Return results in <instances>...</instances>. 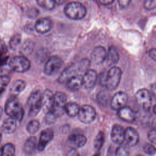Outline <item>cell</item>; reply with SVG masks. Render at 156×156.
Segmentation results:
<instances>
[{"label": "cell", "mask_w": 156, "mask_h": 156, "mask_svg": "<svg viewBox=\"0 0 156 156\" xmlns=\"http://www.w3.org/2000/svg\"><path fill=\"white\" fill-rule=\"evenodd\" d=\"M90 61L87 58H83L81 60L73 63L66 67L60 74L58 81L60 83H66V81L73 76L83 74L88 69L90 66Z\"/></svg>", "instance_id": "obj_1"}, {"label": "cell", "mask_w": 156, "mask_h": 156, "mask_svg": "<svg viewBox=\"0 0 156 156\" xmlns=\"http://www.w3.org/2000/svg\"><path fill=\"white\" fill-rule=\"evenodd\" d=\"M4 110L5 113L17 121H21L24 116V110L18 99L15 96H11L6 101Z\"/></svg>", "instance_id": "obj_2"}, {"label": "cell", "mask_w": 156, "mask_h": 156, "mask_svg": "<svg viewBox=\"0 0 156 156\" xmlns=\"http://www.w3.org/2000/svg\"><path fill=\"white\" fill-rule=\"evenodd\" d=\"M65 14L67 17L74 20H79L83 18L87 14L85 7L79 2H69L65 6Z\"/></svg>", "instance_id": "obj_3"}, {"label": "cell", "mask_w": 156, "mask_h": 156, "mask_svg": "<svg viewBox=\"0 0 156 156\" xmlns=\"http://www.w3.org/2000/svg\"><path fill=\"white\" fill-rule=\"evenodd\" d=\"M121 76V69L117 66H112L106 73L104 86L108 91L115 90L118 87Z\"/></svg>", "instance_id": "obj_4"}, {"label": "cell", "mask_w": 156, "mask_h": 156, "mask_svg": "<svg viewBox=\"0 0 156 156\" xmlns=\"http://www.w3.org/2000/svg\"><path fill=\"white\" fill-rule=\"evenodd\" d=\"M41 93L39 90L33 91L29 96L27 105L29 108V116L33 117L36 116L41 109Z\"/></svg>", "instance_id": "obj_5"}, {"label": "cell", "mask_w": 156, "mask_h": 156, "mask_svg": "<svg viewBox=\"0 0 156 156\" xmlns=\"http://www.w3.org/2000/svg\"><path fill=\"white\" fill-rule=\"evenodd\" d=\"M9 66L15 72L24 73L30 68V62L24 55H17L10 60Z\"/></svg>", "instance_id": "obj_6"}, {"label": "cell", "mask_w": 156, "mask_h": 156, "mask_svg": "<svg viewBox=\"0 0 156 156\" xmlns=\"http://www.w3.org/2000/svg\"><path fill=\"white\" fill-rule=\"evenodd\" d=\"M67 102V96L65 93L57 91L54 94L53 104L51 109L57 117L61 116L64 112V107Z\"/></svg>", "instance_id": "obj_7"}, {"label": "cell", "mask_w": 156, "mask_h": 156, "mask_svg": "<svg viewBox=\"0 0 156 156\" xmlns=\"http://www.w3.org/2000/svg\"><path fill=\"white\" fill-rule=\"evenodd\" d=\"M135 97L138 104L144 110H150L152 105V94L146 88L138 90L135 94Z\"/></svg>", "instance_id": "obj_8"}, {"label": "cell", "mask_w": 156, "mask_h": 156, "mask_svg": "<svg viewBox=\"0 0 156 156\" xmlns=\"http://www.w3.org/2000/svg\"><path fill=\"white\" fill-rule=\"evenodd\" d=\"M63 63V60L58 56H51L49 58L45 64L44 68V73L48 76L55 74L62 68Z\"/></svg>", "instance_id": "obj_9"}, {"label": "cell", "mask_w": 156, "mask_h": 156, "mask_svg": "<svg viewBox=\"0 0 156 156\" xmlns=\"http://www.w3.org/2000/svg\"><path fill=\"white\" fill-rule=\"evenodd\" d=\"M79 120L84 124H89L93 122L96 116L95 109L90 105H83L80 107L77 114Z\"/></svg>", "instance_id": "obj_10"}, {"label": "cell", "mask_w": 156, "mask_h": 156, "mask_svg": "<svg viewBox=\"0 0 156 156\" xmlns=\"http://www.w3.org/2000/svg\"><path fill=\"white\" fill-rule=\"evenodd\" d=\"M127 100L128 97L125 92L118 91L113 95L110 101L111 108L114 110H118L126 105Z\"/></svg>", "instance_id": "obj_11"}, {"label": "cell", "mask_w": 156, "mask_h": 156, "mask_svg": "<svg viewBox=\"0 0 156 156\" xmlns=\"http://www.w3.org/2000/svg\"><path fill=\"white\" fill-rule=\"evenodd\" d=\"M98 80V74L94 69H88L82 76L83 87L88 90L94 88Z\"/></svg>", "instance_id": "obj_12"}, {"label": "cell", "mask_w": 156, "mask_h": 156, "mask_svg": "<svg viewBox=\"0 0 156 156\" xmlns=\"http://www.w3.org/2000/svg\"><path fill=\"white\" fill-rule=\"evenodd\" d=\"M124 141L129 147L136 146L139 141L138 132L132 127H128L124 131Z\"/></svg>", "instance_id": "obj_13"}, {"label": "cell", "mask_w": 156, "mask_h": 156, "mask_svg": "<svg viewBox=\"0 0 156 156\" xmlns=\"http://www.w3.org/2000/svg\"><path fill=\"white\" fill-rule=\"evenodd\" d=\"M124 131L123 127L119 124H114L111 130L110 138L112 141L116 144H121L124 142Z\"/></svg>", "instance_id": "obj_14"}, {"label": "cell", "mask_w": 156, "mask_h": 156, "mask_svg": "<svg viewBox=\"0 0 156 156\" xmlns=\"http://www.w3.org/2000/svg\"><path fill=\"white\" fill-rule=\"evenodd\" d=\"M54 137V132L50 129H46L43 130L40 136L38 143L37 144V149L40 151H43L47 146L48 144L51 141Z\"/></svg>", "instance_id": "obj_15"}, {"label": "cell", "mask_w": 156, "mask_h": 156, "mask_svg": "<svg viewBox=\"0 0 156 156\" xmlns=\"http://www.w3.org/2000/svg\"><path fill=\"white\" fill-rule=\"evenodd\" d=\"M118 111V116L123 121L132 123L135 121V112L129 107L126 105L120 108Z\"/></svg>", "instance_id": "obj_16"}, {"label": "cell", "mask_w": 156, "mask_h": 156, "mask_svg": "<svg viewBox=\"0 0 156 156\" xmlns=\"http://www.w3.org/2000/svg\"><path fill=\"white\" fill-rule=\"evenodd\" d=\"M107 51L105 49L101 46L95 47L91 52V61L96 65H99L104 62L106 59Z\"/></svg>", "instance_id": "obj_17"}, {"label": "cell", "mask_w": 156, "mask_h": 156, "mask_svg": "<svg viewBox=\"0 0 156 156\" xmlns=\"http://www.w3.org/2000/svg\"><path fill=\"white\" fill-rule=\"evenodd\" d=\"M52 26V21L48 18H41L38 20L35 24V28L37 32L45 34L49 32Z\"/></svg>", "instance_id": "obj_18"}, {"label": "cell", "mask_w": 156, "mask_h": 156, "mask_svg": "<svg viewBox=\"0 0 156 156\" xmlns=\"http://www.w3.org/2000/svg\"><path fill=\"white\" fill-rule=\"evenodd\" d=\"M53 99L54 94L50 90H46L41 93V108H43L46 112L52 108Z\"/></svg>", "instance_id": "obj_19"}, {"label": "cell", "mask_w": 156, "mask_h": 156, "mask_svg": "<svg viewBox=\"0 0 156 156\" xmlns=\"http://www.w3.org/2000/svg\"><path fill=\"white\" fill-rule=\"evenodd\" d=\"M67 88L71 91H78L83 87L82 76L77 75L69 78L66 82Z\"/></svg>", "instance_id": "obj_20"}, {"label": "cell", "mask_w": 156, "mask_h": 156, "mask_svg": "<svg viewBox=\"0 0 156 156\" xmlns=\"http://www.w3.org/2000/svg\"><path fill=\"white\" fill-rule=\"evenodd\" d=\"M87 141L85 136L79 133H73L68 137L69 143L74 147H81L85 146Z\"/></svg>", "instance_id": "obj_21"}, {"label": "cell", "mask_w": 156, "mask_h": 156, "mask_svg": "<svg viewBox=\"0 0 156 156\" xmlns=\"http://www.w3.org/2000/svg\"><path fill=\"white\" fill-rule=\"evenodd\" d=\"M17 121L14 118L9 117L6 119H5L3 122V124L2 126V131L7 134H10L13 133L17 127L16 124Z\"/></svg>", "instance_id": "obj_22"}, {"label": "cell", "mask_w": 156, "mask_h": 156, "mask_svg": "<svg viewBox=\"0 0 156 156\" xmlns=\"http://www.w3.org/2000/svg\"><path fill=\"white\" fill-rule=\"evenodd\" d=\"M37 147L36 137L32 136L28 138L24 144V152L26 155H30L34 154Z\"/></svg>", "instance_id": "obj_23"}, {"label": "cell", "mask_w": 156, "mask_h": 156, "mask_svg": "<svg viewBox=\"0 0 156 156\" xmlns=\"http://www.w3.org/2000/svg\"><path fill=\"white\" fill-rule=\"evenodd\" d=\"M119 57L116 48L112 46H110L107 52L106 60L109 65H114L118 62Z\"/></svg>", "instance_id": "obj_24"}, {"label": "cell", "mask_w": 156, "mask_h": 156, "mask_svg": "<svg viewBox=\"0 0 156 156\" xmlns=\"http://www.w3.org/2000/svg\"><path fill=\"white\" fill-rule=\"evenodd\" d=\"M26 83L23 80H16L13 82L10 88V93L12 96H16L26 88Z\"/></svg>", "instance_id": "obj_25"}, {"label": "cell", "mask_w": 156, "mask_h": 156, "mask_svg": "<svg viewBox=\"0 0 156 156\" xmlns=\"http://www.w3.org/2000/svg\"><path fill=\"white\" fill-rule=\"evenodd\" d=\"M80 109L79 105L74 102H66L64 107V112L70 117H75L77 116Z\"/></svg>", "instance_id": "obj_26"}, {"label": "cell", "mask_w": 156, "mask_h": 156, "mask_svg": "<svg viewBox=\"0 0 156 156\" xmlns=\"http://www.w3.org/2000/svg\"><path fill=\"white\" fill-rule=\"evenodd\" d=\"M105 140V135L102 131H99L94 140V148L96 151H99L103 146Z\"/></svg>", "instance_id": "obj_27"}, {"label": "cell", "mask_w": 156, "mask_h": 156, "mask_svg": "<svg viewBox=\"0 0 156 156\" xmlns=\"http://www.w3.org/2000/svg\"><path fill=\"white\" fill-rule=\"evenodd\" d=\"M40 122L36 119H32L30 121L26 127V130L27 132L31 135L37 133L40 128Z\"/></svg>", "instance_id": "obj_28"}, {"label": "cell", "mask_w": 156, "mask_h": 156, "mask_svg": "<svg viewBox=\"0 0 156 156\" xmlns=\"http://www.w3.org/2000/svg\"><path fill=\"white\" fill-rule=\"evenodd\" d=\"M109 93L107 91H102L97 96L98 102L102 106L107 105L109 101Z\"/></svg>", "instance_id": "obj_29"}, {"label": "cell", "mask_w": 156, "mask_h": 156, "mask_svg": "<svg viewBox=\"0 0 156 156\" xmlns=\"http://www.w3.org/2000/svg\"><path fill=\"white\" fill-rule=\"evenodd\" d=\"M15 147L12 143H7L2 146V156H15Z\"/></svg>", "instance_id": "obj_30"}, {"label": "cell", "mask_w": 156, "mask_h": 156, "mask_svg": "<svg viewBox=\"0 0 156 156\" xmlns=\"http://www.w3.org/2000/svg\"><path fill=\"white\" fill-rule=\"evenodd\" d=\"M37 3L39 6L47 10H52L55 4L54 0H37Z\"/></svg>", "instance_id": "obj_31"}, {"label": "cell", "mask_w": 156, "mask_h": 156, "mask_svg": "<svg viewBox=\"0 0 156 156\" xmlns=\"http://www.w3.org/2000/svg\"><path fill=\"white\" fill-rule=\"evenodd\" d=\"M129 147L123 143L119 144L116 150V156H129Z\"/></svg>", "instance_id": "obj_32"}, {"label": "cell", "mask_w": 156, "mask_h": 156, "mask_svg": "<svg viewBox=\"0 0 156 156\" xmlns=\"http://www.w3.org/2000/svg\"><path fill=\"white\" fill-rule=\"evenodd\" d=\"M34 48V44L30 40L26 41L21 48V52L23 54L27 55L32 52Z\"/></svg>", "instance_id": "obj_33"}, {"label": "cell", "mask_w": 156, "mask_h": 156, "mask_svg": "<svg viewBox=\"0 0 156 156\" xmlns=\"http://www.w3.org/2000/svg\"><path fill=\"white\" fill-rule=\"evenodd\" d=\"M21 35L19 34H16L14 35L10 39V43H9V46L10 48L13 50H15L18 46L20 44L21 42Z\"/></svg>", "instance_id": "obj_34"}, {"label": "cell", "mask_w": 156, "mask_h": 156, "mask_svg": "<svg viewBox=\"0 0 156 156\" xmlns=\"http://www.w3.org/2000/svg\"><path fill=\"white\" fill-rule=\"evenodd\" d=\"M57 118V116L51 110H50L46 113L45 122L48 125L52 124L55 122Z\"/></svg>", "instance_id": "obj_35"}, {"label": "cell", "mask_w": 156, "mask_h": 156, "mask_svg": "<svg viewBox=\"0 0 156 156\" xmlns=\"http://www.w3.org/2000/svg\"><path fill=\"white\" fill-rule=\"evenodd\" d=\"M143 151L149 155H154L155 154V147L152 143H146L143 146Z\"/></svg>", "instance_id": "obj_36"}, {"label": "cell", "mask_w": 156, "mask_h": 156, "mask_svg": "<svg viewBox=\"0 0 156 156\" xmlns=\"http://www.w3.org/2000/svg\"><path fill=\"white\" fill-rule=\"evenodd\" d=\"M155 0H146L144 2V7L147 10L154 9L155 8Z\"/></svg>", "instance_id": "obj_37"}, {"label": "cell", "mask_w": 156, "mask_h": 156, "mask_svg": "<svg viewBox=\"0 0 156 156\" xmlns=\"http://www.w3.org/2000/svg\"><path fill=\"white\" fill-rule=\"evenodd\" d=\"M147 138L149 140V141L153 144H155L156 143V132L155 130L154 129H151L147 133Z\"/></svg>", "instance_id": "obj_38"}, {"label": "cell", "mask_w": 156, "mask_h": 156, "mask_svg": "<svg viewBox=\"0 0 156 156\" xmlns=\"http://www.w3.org/2000/svg\"><path fill=\"white\" fill-rule=\"evenodd\" d=\"M10 82V77L8 76L0 77V87L5 88Z\"/></svg>", "instance_id": "obj_39"}, {"label": "cell", "mask_w": 156, "mask_h": 156, "mask_svg": "<svg viewBox=\"0 0 156 156\" xmlns=\"http://www.w3.org/2000/svg\"><path fill=\"white\" fill-rule=\"evenodd\" d=\"M6 65L0 66V77L8 76V74L10 72V68H7Z\"/></svg>", "instance_id": "obj_40"}, {"label": "cell", "mask_w": 156, "mask_h": 156, "mask_svg": "<svg viewBox=\"0 0 156 156\" xmlns=\"http://www.w3.org/2000/svg\"><path fill=\"white\" fill-rule=\"evenodd\" d=\"M132 0H118L119 6L121 9L127 8L130 4Z\"/></svg>", "instance_id": "obj_41"}, {"label": "cell", "mask_w": 156, "mask_h": 156, "mask_svg": "<svg viewBox=\"0 0 156 156\" xmlns=\"http://www.w3.org/2000/svg\"><path fill=\"white\" fill-rule=\"evenodd\" d=\"M115 0H99L100 4L102 5H108L112 4Z\"/></svg>", "instance_id": "obj_42"}, {"label": "cell", "mask_w": 156, "mask_h": 156, "mask_svg": "<svg viewBox=\"0 0 156 156\" xmlns=\"http://www.w3.org/2000/svg\"><path fill=\"white\" fill-rule=\"evenodd\" d=\"M149 56L151 57V58L152 60H154V61H155V60H156V51H155V48L151 49L149 51Z\"/></svg>", "instance_id": "obj_43"}, {"label": "cell", "mask_w": 156, "mask_h": 156, "mask_svg": "<svg viewBox=\"0 0 156 156\" xmlns=\"http://www.w3.org/2000/svg\"><path fill=\"white\" fill-rule=\"evenodd\" d=\"M69 156H80L79 153L76 150H73L70 153Z\"/></svg>", "instance_id": "obj_44"}, {"label": "cell", "mask_w": 156, "mask_h": 156, "mask_svg": "<svg viewBox=\"0 0 156 156\" xmlns=\"http://www.w3.org/2000/svg\"><path fill=\"white\" fill-rule=\"evenodd\" d=\"M55 4H57L58 5H61L63 4V3H65L67 0H54Z\"/></svg>", "instance_id": "obj_45"}, {"label": "cell", "mask_w": 156, "mask_h": 156, "mask_svg": "<svg viewBox=\"0 0 156 156\" xmlns=\"http://www.w3.org/2000/svg\"><path fill=\"white\" fill-rule=\"evenodd\" d=\"M0 156H2V145L0 141Z\"/></svg>", "instance_id": "obj_46"}, {"label": "cell", "mask_w": 156, "mask_h": 156, "mask_svg": "<svg viewBox=\"0 0 156 156\" xmlns=\"http://www.w3.org/2000/svg\"><path fill=\"white\" fill-rule=\"evenodd\" d=\"M4 87H0V96H1V94H2V93L4 91Z\"/></svg>", "instance_id": "obj_47"}, {"label": "cell", "mask_w": 156, "mask_h": 156, "mask_svg": "<svg viewBox=\"0 0 156 156\" xmlns=\"http://www.w3.org/2000/svg\"><path fill=\"white\" fill-rule=\"evenodd\" d=\"M2 108L0 107V118H1V116H2Z\"/></svg>", "instance_id": "obj_48"}, {"label": "cell", "mask_w": 156, "mask_h": 156, "mask_svg": "<svg viewBox=\"0 0 156 156\" xmlns=\"http://www.w3.org/2000/svg\"><path fill=\"white\" fill-rule=\"evenodd\" d=\"M2 130L0 129V141L1 140V138H2Z\"/></svg>", "instance_id": "obj_49"}, {"label": "cell", "mask_w": 156, "mask_h": 156, "mask_svg": "<svg viewBox=\"0 0 156 156\" xmlns=\"http://www.w3.org/2000/svg\"><path fill=\"white\" fill-rule=\"evenodd\" d=\"M153 111H154V113L155 114V105H154L153 107Z\"/></svg>", "instance_id": "obj_50"}, {"label": "cell", "mask_w": 156, "mask_h": 156, "mask_svg": "<svg viewBox=\"0 0 156 156\" xmlns=\"http://www.w3.org/2000/svg\"><path fill=\"white\" fill-rule=\"evenodd\" d=\"M93 156H99V153H96L95 155H94Z\"/></svg>", "instance_id": "obj_51"}]
</instances>
